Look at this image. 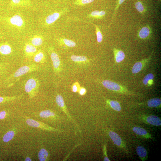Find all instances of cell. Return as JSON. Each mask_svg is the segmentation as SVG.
I'll return each mask as SVG.
<instances>
[{"label": "cell", "instance_id": "1", "mask_svg": "<svg viewBox=\"0 0 161 161\" xmlns=\"http://www.w3.org/2000/svg\"><path fill=\"white\" fill-rule=\"evenodd\" d=\"M39 69L38 65L31 64L22 66L14 73L9 75L4 80L0 82V88L6 86L15 78H19L26 74L38 71Z\"/></svg>", "mask_w": 161, "mask_h": 161}, {"label": "cell", "instance_id": "2", "mask_svg": "<svg viewBox=\"0 0 161 161\" xmlns=\"http://www.w3.org/2000/svg\"><path fill=\"white\" fill-rule=\"evenodd\" d=\"M40 86L39 81L37 78L32 77L27 81L25 85V90L30 98H33L37 95Z\"/></svg>", "mask_w": 161, "mask_h": 161}, {"label": "cell", "instance_id": "3", "mask_svg": "<svg viewBox=\"0 0 161 161\" xmlns=\"http://www.w3.org/2000/svg\"><path fill=\"white\" fill-rule=\"evenodd\" d=\"M6 21L10 26L16 29L21 30L25 27L24 19L19 14H17L12 17L6 18Z\"/></svg>", "mask_w": 161, "mask_h": 161}, {"label": "cell", "instance_id": "4", "mask_svg": "<svg viewBox=\"0 0 161 161\" xmlns=\"http://www.w3.org/2000/svg\"><path fill=\"white\" fill-rule=\"evenodd\" d=\"M18 8L33 9L34 6L30 0H11L9 5V9L13 10Z\"/></svg>", "mask_w": 161, "mask_h": 161}, {"label": "cell", "instance_id": "5", "mask_svg": "<svg viewBox=\"0 0 161 161\" xmlns=\"http://www.w3.org/2000/svg\"><path fill=\"white\" fill-rule=\"evenodd\" d=\"M27 124L29 126L34 127L40 128L46 131L61 132L62 131L49 126L43 123L38 122L30 118H28L26 120Z\"/></svg>", "mask_w": 161, "mask_h": 161}, {"label": "cell", "instance_id": "6", "mask_svg": "<svg viewBox=\"0 0 161 161\" xmlns=\"http://www.w3.org/2000/svg\"><path fill=\"white\" fill-rule=\"evenodd\" d=\"M48 52L52 61L54 70L56 73H58L61 70V64L59 57L53 47L49 48Z\"/></svg>", "mask_w": 161, "mask_h": 161}, {"label": "cell", "instance_id": "7", "mask_svg": "<svg viewBox=\"0 0 161 161\" xmlns=\"http://www.w3.org/2000/svg\"><path fill=\"white\" fill-rule=\"evenodd\" d=\"M108 134L115 144L126 152H128V149L125 143L119 136L116 133L111 131H109Z\"/></svg>", "mask_w": 161, "mask_h": 161}, {"label": "cell", "instance_id": "8", "mask_svg": "<svg viewBox=\"0 0 161 161\" xmlns=\"http://www.w3.org/2000/svg\"><path fill=\"white\" fill-rule=\"evenodd\" d=\"M140 118L144 121L152 125L159 126L161 125L160 118L155 116H142L140 117Z\"/></svg>", "mask_w": 161, "mask_h": 161}, {"label": "cell", "instance_id": "9", "mask_svg": "<svg viewBox=\"0 0 161 161\" xmlns=\"http://www.w3.org/2000/svg\"><path fill=\"white\" fill-rule=\"evenodd\" d=\"M10 66L9 62L0 61V82L9 75Z\"/></svg>", "mask_w": 161, "mask_h": 161}, {"label": "cell", "instance_id": "10", "mask_svg": "<svg viewBox=\"0 0 161 161\" xmlns=\"http://www.w3.org/2000/svg\"><path fill=\"white\" fill-rule=\"evenodd\" d=\"M68 10L66 9L59 12H55L49 15L45 20V24L47 25H51L54 23L64 13H66Z\"/></svg>", "mask_w": 161, "mask_h": 161}, {"label": "cell", "instance_id": "11", "mask_svg": "<svg viewBox=\"0 0 161 161\" xmlns=\"http://www.w3.org/2000/svg\"><path fill=\"white\" fill-rule=\"evenodd\" d=\"M56 101L58 105L62 109L65 113L67 116L69 118V119L74 123L75 124L74 121L71 117L69 111L66 108L65 103H64V99L62 96L61 95H58L56 96Z\"/></svg>", "mask_w": 161, "mask_h": 161}, {"label": "cell", "instance_id": "12", "mask_svg": "<svg viewBox=\"0 0 161 161\" xmlns=\"http://www.w3.org/2000/svg\"><path fill=\"white\" fill-rule=\"evenodd\" d=\"M13 52L12 46L7 42L0 43V55L7 56Z\"/></svg>", "mask_w": 161, "mask_h": 161}, {"label": "cell", "instance_id": "13", "mask_svg": "<svg viewBox=\"0 0 161 161\" xmlns=\"http://www.w3.org/2000/svg\"><path fill=\"white\" fill-rule=\"evenodd\" d=\"M132 130L135 133L142 138L146 139H153L152 135L143 128L136 126L134 127Z\"/></svg>", "mask_w": 161, "mask_h": 161}, {"label": "cell", "instance_id": "14", "mask_svg": "<svg viewBox=\"0 0 161 161\" xmlns=\"http://www.w3.org/2000/svg\"><path fill=\"white\" fill-rule=\"evenodd\" d=\"M24 50L25 56L28 58L33 56L37 52L36 47L32 45L29 42L25 44Z\"/></svg>", "mask_w": 161, "mask_h": 161}, {"label": "cell", "instance_id": "15", "mask_svg": "<svg viewBox=\"0 0 161 161\" xmlns=\"http://www.w3.org/2000/svg\"><path fill=\"white\" fill-rule=\"evenodd\" d=\"M102 83L105 87L110 90L116 91H120L121 90V87L120 85L110 81L104 80Z\"/></svg>", "mask_w": 161, "mask_h": 161}, {"label": "cell", "instance_id": "16", "mask_svg": "<svg viewBox=\"0 0 161 161\" xmlns=\"http://www.w3.org/2000/svg\"><path fill=\"white\" fill-rule=\"evenodd\" d=\"M152 33L150 28L146 26L143 27L139 31L138 37L142 39H145L149 37Z\"/></svg>", "mask_w": 161, "mask_h": 161}, {"label": "cell", "instance_id": "17", "mask_svg": "<svg viewBox=\"0 0 161 161\" xmlns=\"http://www.w3.org/2000/svg\"><path fill=\"white\" fill-rule=\"evenodd\" d=\"M136 151L141 160L144 161L147 159V152L145 148L142 146H138L136 148Z\"/></svg>", "mask_w": 161, "mask_h": 161}, {"label": "cell", "instance_id": "18", "mask_svg": "<svg viewBox=\"0 0 161 161\" xmlns=\"http://www.w3.org/2000/svg\"><path fill=\"white\" fill-rule=\"evenodd\" d=\"M29 42L36 47L39 46L43 43V38L41 36L36 35L31 38Z\"/></svg>", "mask_w": 161, "mask_h": 161}, {"label": "cell", "instance_id": "19", "mask_svg": "<svg viewBox=\"0 0 161 161\" xmlns=\"http://www.w3.org/2000/svg\"><path fill=\"white\" fill-rule=\"evenodd\" d=\"M33 56L35 62L37 63L44 62L45 59V55L41 50H39Z\"/></svg>", "mask_w": 161, "mask_h": 161}, {"label": "cell", "instance_id": "20", "mask_svg": "<svg viewBox=\"0 0 161 161\" xmlns=\"http://www.w3.org/2000/svg\"><path fill=\"white\" fill-rule=\"evenodd\" d=\"M106 14V12L104 11H99L95 10L93 11L90 14L89 17L95 18L100 19L103 18Z\"/></svg>", "mask_w": 161, "mask_h": 161}, {"label": "cell", "instance_id": "21", "mask_svg": "<svg viewBox=\"0 0 161 161\" xmlns=\"http://www.w3.org/2000/svg\"><path fill=\"white\" fill-rule=\"evenodd\" d=\"M161 104V99L158 98L150 99L147 103L148 106L150 108H157L160 106Z\"/></svg>", "mask_w": 161, "mask_h": 161}, {"label": "cell", "instance_id": "22", "mask_svg": "<svg viewBox=\"0 0 161 161\" xmlns=\"http://www.w3.org/2000/svg\"><path fill=\"white\" fill-rule=\"evenodd\" d=\"M60 44H64L69 47H74L76 46V43L74 41L67 39L62 38L58 39Z\"/></svg>", "mask_w": 161, "mask_h": 161}, {"label": "cell", "instance_id": "23", "mask_svg": "<svg viewBox=\"0 0 161 161\" xmlns=\"http://www.w3.org/2000/svg\"><path fill=\"white\" fill-rule=\"evenodd\" d=\"M114 52L115 54L116 60L117 62H120L125 58V55L123 51L115 49Z\"/></svg>", "mask_w": 161, "mask_h": 161}, {"label": "cell", "instance_id": "24", "mask_svg": "<svg viewBox=\"0 0 161 161\" xmlns=\"http://www.w3.org/2000/svg\"><path fill=\"white\" fill-rule=\"evenodd\" d=\"M23 95H19L10 97H3L0 96V104H1L5 102H11L18 100L22 97Z\"/></svg>", "mask_w": 161, "mask_h": 161}, {"label": "cell", "instance_id": "25", "mask_svg": "<svg viewBox=\"0 0 161 161\" xmlns=\"http://www.w3.org/2000/svg\"><path fill=\"white\" fill-rule=\"evenodd\" d=\"M48 155V154L47 150L45 149H42L38 153L39 159L40 161H46Z\"/></svg>", "mask_w": 161, "mask_h": 161}, {"label": "cell", "instance_id": "26", "mask_svg": "<svg viewBox=\"0 0 161 161\" xmlns=\"http://www.w3.org/2000/svg\"><path fill=\"white\" fill-rule=\"evenodd\" d=\"M90 23L93 25L95 27L96 34L97 39V42L99 43H101L103 40V37L102 32L100 29L96 25L92 23L91 22H89Z\"/></svg>", "mask_w": 161, "mask_h": 161}, {"label": "cell", "instance_id": "27", "mask_svg": "<svg viewBox=\"0 0 161 161\" xmlns=\"http://www.w3.org/2000/svg\"><path fill=\"white\" fill-rule=\"evenodd\" d=\"M135 7L136 10L141 14H143L145 12V7L141 1H137L135 4Z\"/></svg>", "mask_w": 161, "mask_h": 161}, {"label": "cell", "instance_id": "28", "mask_svg": "<svg viewBox=\"0 0 161 161\" xmlns=\"http://www.w3.org/2000/svg\"><path fill=\"white\" fill-rule=\"evenodd\" d=\"M55 116V113L49 110L43 111L40 113V117L44 118H47L50 117H54Z\"/></svg>", "mask_w": 161, "mask_h": 161}, {"label": "cell", "instance_id": "29", "mask_svg": "<svg viewBox=\"0 0 161 161\" xmlns=\"http://www.w3.org/2000/svg\"><path fill=\"white\" fill-rule=\"evenodd\" d=\"M71 58L73 61L76 62H85L88 60L86 57L84 56L72 55Z\"/></svg>", "mask_w": 161, "mask_h": 161}, {"label": "cell", "instance_id": "30", "mask_svg": "<svg viewBox=\"0 0 161 161\" xmlns=\"http://www.w3.org/2000/svg\"><path fill=\"white\" fill-rule=\"evenodd\" d=\"M109 103L111 108L115 110L118 112L121 110V106L117 101L109 100Z\"/></svg>", "mask_w": 161, "mask_h": 161}, {"label": "cell", "instance_id": "31", "mask_svg": "<svg viewBox=\"0 0 161 161\" xmlns=\"http://www.w3.org/2000/svg\"><path fill=\"white\" fill-rule=\"evenodd\" d=\"M15 133L13 131L8 132L4 136L3 140L5 142H7L11 141L14 138Z\"/></svg>", "mask_w": 161, "mask_h": 161}, {"label": "cell", "instance_id": "32", "mask_svg": "<svg viewBox=\"0 0 161 161\" xmlns=\"http://www.w3.org/2000/svg\"><path fill=\"white\" fill-rule=\"evenodd\" d=\"M142 68V62H136L134 65L132 69V72L134 74H136L139 72L141 70Z\"/></svg>", "mask_w": 161, "mask_h": 161}, {"label": "cell", "instance_id": "33", "mask_svg": "<svg viewBox=\"0 0 161 161\" xmlns=\"http://www.w3.org/2000/svg\"><path fill=\"white\" fill-rule=\"evenodd\" d=\"M95 0H76L74 4L76 5L83 6L93 2Z\"/></svg>", "mask_w": 161, "mask_h": 161}, {"label": "cell", "instance_id": "34", "mask_svg": "<svg viewBox=\"0 0 161 161\" xmlns=\"http://www.w3.org/2000/svg\"><path fill=\"white\" fill-rule=\"evenodd\" d=\"M125 1V0H118V1L117 2V4L116 6L114 12L113 14L112 21L110 25L112 23L113 21V19L114 18H115L116 15V12L118 8Z\"/></svg>", "mask_w": 161, "mask_h": 161}, {"label": "cell", "instance_id": "35", "mask_svg": "<svg viewBox=\"0 0 161 161\" xmlns=\"http://www.w3.org/2000/svg\"><path fill=\"white\" fill-rule=\"evenodd\" d=\"M154 78V76L152 74H148L144 78L143 80V83L145 85H147L149 80L153 79Z\"/></svg>", "mask_w": 161, "mask_h": 161}, {"label": "cell", "instance_id": "36", "mask_svg": "<svg viewBox=\"0 0 161 161\" xmlns=\"http://www.w3.org/2000/svg\"><path fill=\"white\" fill-rule=\"evenodd\" d=\"M107 145L105 144L103 147L104 155V160L105 161H110V160L107 156Z\"/></svg>", "mask_w": 161, "mask_h": 161}, {"label": "cell", "instance_id": "37", "mask_svg": "<svg viewBox=\"0 0 161 161\" xmlns=\"http://www.w3.org/2000/svg\"><path fill=\"white\" fill-rule=\"evenodd\" d=\"M79 89V85L78 83H76L73 85L72 90L74 92H77Z\"/></svg>", "mask_w": 161, "mask_h": 161}, {"label": "cell", "instance_id": "38", "mask_svg": "<svg viewBox=\"0 0 161 161\" xmlns=\"http://www.w3.org/2000/svg\"><path fill=\"white\" fill-rule=\"evenodd\" d=\"M79 93L80 95H83L85 94L86 92V90L84 87H81L79 89Z\"/></svg>", "mask_w": 161, "mask_h": 161}, {"label": "cell", "instance_id": "39", "mask_svg": "<svg viewBox=\"0 0 161 161\" xmlns=\"http://www.w3.org/2000/svg\"><path fill=\"white\" fill-rule=\"evenodd\" d=\"M6 114V112L3 111L0 112V119H3L5 118Z\"/></svg>", "mask_w": 161, "mask_h": 161}, {"label": "cell", "instance_id": "40", "mask_svg": "<svg viewBox=\"0 0 161 161\" xmlns=\"http://www.w3.org/2000/svg\"><path fill=\"white\" fill-rule=\"evenodd\" d=\"M32 160L29 157H27L25 159V161H31Z\"/></svg>", "mask_w": 161, "mask_h": 161}, {"label": "cell", "instance_id": "41", "mask_svg": "<svg viewBox=\"0 0 161 161\" xmlns=\"http://www.w3.org/2000/svg\"><path fill=\"white\" fill-rule=\"evenodd\" d=\"M158 1H159V2H160L161 1V0H158Z\"/></svg>", "mask_w": 161, "mask_h": 161}]
</instances>
